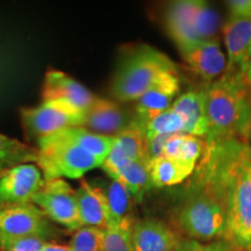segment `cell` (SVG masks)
I'll return each mask as SVG.
<instances>
[{
  "mask_svg": "<svg viewBox=\"0 0 251 251\" xmlns=\"http://www.w3.org/2000/svg\"><path fill=\"white\" fill-rule=\"evenodd\" d=\"M193 174L214 191L225 207V240L237 249H249L251 247L250 144L235 139L206 142L205 150Z\"/></svg>",
  "mask_w": 251,
  "mask_h": 251,
  "instance_id": "cell-1",
  "label": "cell"
},
{
  "mask_svg": "<svg viewBox=\"0 0 251 251\" xmlns=\"http://www.w3.org/2000/svg\"><path fill=\"white\" fill-rule=\"evenodd\" d=\"M209 131L206 142L240 140L248 142L250 99L238 74H226L201 90Z\"/></svg>",
  "mask_w": 251,
  "mask_h": 251,
  "instance_id": "cell-2",
  "label": "cell"
},
{
  "mask_svg": "<svg viewBox=\"0 0 251 251\" xmlns=\"http://www.w3.org/2000/svg\"><path fill=\"white\" fill-rule=\"evenodd\" d=\"M165 72H178L175 63L158 49L141 45L119 61L111 92L121 102L136 101Z\"/></svg>",
  "mask_w": 251,
  "mask_h": 251,
  "instance_id": "cell-3",
  "label": "cell"
},
{
  "mask_svg": "<svg viewBox=\"0 0 251 251\" xmlns=\"http://www.w3.org/2000/svg\"><path fill=\"white\" fill-rule=\"evenodd\" d=\"M178 207L177 222L181 230L196 241L224 237L226 211L214 191L196 175Z\"/></svg>",
  "mask_w": 251,
  "mask_h": 251,
  "instance_id": "cell-4",
  "label": "cell"
},
{
  "mask_svg": "<svg viewBox=\"0 0 251 251\" xmlns=\"http://www.w3.org/2000/svg\"><path fill=\"white\" fill-rule=\"evenodd\" d=\"M39 161L37 166L45 179L83 177L87 171L101 168L103 161L91 155L78 144L72 142L61 131L37 141Z\"/></svg>",
  "mask_w": 251,
  "mask_h": 251,
  "instance_id": "cell-5",
  "label": "cell"
},
{
  "mask_svg": "<svg viewBox=\"0 0 251 251\" xmlns=\"http://www.w3.org/2000/svg\"><path fill=\"white\" fill-rule=\"evenodd\" d=\"M219 15L201 0H179L169 5L165 25L177 46L213 40L219 28Z\"/></svg>",
  "mask_w": 251,
  "mask_h": 251,
  "instance_id": "cell-6",
  "label": "cell"
},
{
  "mask_svg": "<svg viewBox=\"0 0 251 251\" xmlns=\"http://www.w3.org/2000/svg\"><path fill=\"white\" fill-rule=\"evenodd\" d=\"M21 124L28 137L40 141L72 127H83L85 113L59 101L42 102L20 111Z\"/></svg>",
  "mask_w": 251,
  "mask_h": 251,
  "instance_id": "cell-7",
  "label": "cell"
},
{
  "mask_svg": "<svg viewBox=\"0 0 251 251\" xmlns=\"http://www.w3.org/2000/svg\"><path fill=\"white\" fill-rule=\"evenodd\" d=\"M57 229L33 202L0 205V235L12 237L56 238Z\"/></svg>",
  "mask_w": 251,
  "mask_h": 251,
  "instance_id": "cell-8",
  "label": "cell"
},
{
  "mask_svg": "<svg viewBox=\"0 0 251 251\" xmlns=\"http://www.w3.org/2000/svg\"><path fill=\"white\" fill-rule=\"evenodd\" d=\"M31 202L39 207L50 221L70 230H77L81 227L76 190L63 178L47 179L42 188L33 197Z\"/></svg>",
  "mask_w": 251,
  "mask_h": 251,
  "instance_id": "cell-9",
  "label": "cell"
},
{
  "mask_svg": "<svg viewBox=\"0 0 251 251\" xmlns=\"http://www.w3.org/2000/svg\"><path fill=\"white\" fill-rule=\"evenodd\" d=\"M45 181L42 171L33 163L8 169L0 175V205L31 202Z\"/></svg>",
  "mask_w": 251,
  "mask_h": 251,
  "instance_id": "cell-10",
  "label": "cell"
},
{
  "mask_svg": "<svg viewBox=\"0 0 251 251\" xmlns=\"http://www.w3.org/2000/svg\"><path fill=\"white\" fill-rule=\"evenodd\" d=\"M180 90V79L178 72H165L152 86L136 100L133 125L142 126L155 115L171 107L175 97Z\"/></svg>",
  "mask_w": 251,
  "mask_h": 251,
  "instance_id": "cell-11",
  "label": "cell"
},
{
  "mask_svg": "<svg viewBox=\"0 0 251 251\" xmlns=\"http://www.w3.org/2000/svg\"><path fill=\"white\" fill-rule=\"evenodd\" d=\"M177 48L184 62L205 80L214 79L227 67V59L218 39L185 43Z\"/></svg>",
  "mask_w": 251,
  "mask_h": 251,
  "instance_id": "cell-12",
  "label": "cell"
},
{
  "mask_svg": "<svg viewBox=\"0 0 251 251\" xmlns=\"http://www.w3.org/2000/svg\"><path fill=\"white\" fill-rule=\"evenodd\" d=\"M96 98L83 84L64 72L50 70L46 74L42 87L43 102H65L85 113Z\"/></svg>",
  "mask_w": 251,
  "mask_h": 251,
  "instance_id": "cell-13",
  "label": "cell"
},
{
  "mask_svg": "<svg viewBox=\"0 0 251 251\" xmlns=\"http://www.w3.org/2000/svg\"><path fill=\"white\" fill-rule=\"evenodd\" d=\"M227 72L243 74L251 63V18L229 17L224 25Z\"/></svg>",
  "mask_w": 251,
  "mask_h": 251,
  "instance_id": "cell-14",
  "label": "cell"
},
{
  "mask_svg": "<svg viewBox=\"0 0 251 251\" xmlns=\"http://www.w3.org/2000/svg\"><path fill=\"white\" fill-rule=\"evenodd\" d=\"M134 117L128 114L117 102L97 97L85 112L83 128L93 133L115 137L129 127Z\"/></svg>",
  "mask_w": 251,
  "mask_h": 251,
  "instance_id": "cell-15",
  "label": "cell"
},
{
  "mask_svg": "<svg viewBox=\"0 0 251 251\" xmlns=\"http://www.w3.org/2000/svg\"><path fill=\"white\" fill-rule=\"evenodd\" d=\"M180 238L164 222L153 219L135 220L133 251H174Z\"/></svg>",
  "mask_w": 251,
  "mask_h": 251,
  "instance_id": "cell-16",
  "label": "cell"
},
{
  "mask_svg": "<svg viewBox=\"0 0 251 251\" xmlns=\"http://www.w3.org/2000/svg\"><path fill=\"white\" fill-rule=\"evenodd\" d=\"M76 200L81 227L91 226L106 229L109 225V209L102 188L81 180L76 190Z\"/></svg>",
  "mask_w": 251,
  "mask_h": 251,
  "instance_id": "cell-17",
  "label": "cell"
},
{
  "mask_svg": "<svg viewBox=\"0 0 251 251\" xmlns=\"http://www.w3.org/2000/svg\"><path fill=\"white\" fill-rule=\"evenodd\" d=\"M170 108L183 120L181 133L196 137L208 135L209 127L201 90L188 91L181 94L179 98L172 102Z\"/></svg>",
  "mask_w": 251,
  "mask_h": 251,
  "instance_id": "cell-18",
  "label": "cell"
},
{
  "mask_svg": "<svg viewBox=\"0 0 251 251\" xmlns=\"http://www.w3.org/2000/svg\"><path fill=\"white\" fill-rule=\"evenodd\" d=\"M197 166L185 164L178 159L159 157L148 164L151 185L156 187L175 186L193 175Z\"/></svg>",
  "mask_w": 251,
  "mask_h": 251,
  "instance_id": "cell-19",
  "label": "cell"
},
{
  "mask_svg": "<svg viewBox=\"0 0 251 251\" xmlns=\"http://www.w3.org/2000/svg\"><path fill=\"white\" fill-rule=\"evenodd\" d=\"M148 164L149 163L146 161L130 162L120 170L109 174L108 177L121 183L127 188L131 198L140 201L144 192L151 185Z\"/></svg>",
  "mask_w": 251,
  "mask_h": 251,
  "instance_id": "cell-20",
  "label": "cell"
},
{
  "mask_svg": "<svg viewBox=\"0 0 251 251\" xmlns=\"http://www.w3.org/2000/svg\"><path fill=\"white\" fill-rule=\"evenodd\" d=\"M39 161V150L0 133V175L8 169Z\"/></svg>",
  "mask_w": 251,
  "mask_h": 251,
  "instance_id": "cell-21",
  "label": "cell"
},
{
  "mask_svg": "<svg viewBox=\"0 0 251 251\" xmlns=\"http://www.w3.org/2000/svg\"><path fill=\"white\" fill-rule=\"evenodd\" d=\"M61 133L70 139L72 142L78 144L85 151L102 161H105L115 143V137L93 133L83 127L68 128V129L61 130Z\"/></svg>",
  "mask_w": 251,
  "mask_h": 251,
  "instance_id": "cell-22",
  "label": "cell"
},
{
  "mask_svg": "<svg viewBox=\"0 0 251 251\" xmlns=\"http://www.w3.org/2000/svg\"><path fill=\"white\" fill-rule=\"evenodd\" d=\"M135 220L127 215L118 224L105 229L102 251H133V226Z\"/></svg>",
  "mask_w": 251,
  "mask_h": 251,
  "instance_id": "cell-23",
  "label": "cell"
},
{
  "mask_svg": "<svg viewBox=\"0 0 251 251\" xmlns=\"http://www.w3.org/2000/svg\"><path fill=\"white\" fill-rule=\"evenodd\" d=\"M139 128V127H137ZM146 137L147 143L162 135H174L181 133L183 130V120L177 113L171 108L159 113L140 127Z\"/></svg>",
  "mask_w": 251,
  "mask_h": 251,
  "instance_id": "cell-24",
  "label": "cell"
},
{
  "mask_svg": "<svg viewBox=\"0 0 251 251\" xmlns=\"http://www.w3.org/2000/svg\"><path fill=\"white\" fill-rule=\"evenodd\" d=\"M103 193H105L108 203L109 225L118 224L126 216L129 215L128 211H129L130 200L133 198L124 185L117 180L111 179Z\"/></svg>",
  "mask_w": 251,
  "mask_h": 251,
  "instance_id": "cell-25",
  "label": "cell"
},
{
  "mask_svg": "<svg viewBox=\"0 0 251 251\" xmlns=\"http://www.w3.org/2000/svg\"><path fill=\"white\" fill-rule=\"evenodd\" d=\"M115 139H117L118 146L120 147L129 161L148 162L146 137H144L142 130L137 128L136 126H134L133 122L127 129L121 131L118 136H115Z\"/></svg>",
  "mask_w": 251,
  "mask_h": 251,
  "instance_id": "cell-26",
  "label": "cell"
},
{
  "mask_svg": "<svg viewBox=\"0 0 251 251\" xmlns=\"http://www.w3.org/2000/svg\"><path fill=\"white\" fill-rule=\"evenodd\" d=\"M105 229L84 226L75 230L70 243V251H102Z\"/></svg>",
  "mask_w": 251,
  "mask_h": 251,
  "instance_id": "cell-27",
  "label": "cell"
},
{
  "mask_svg": "<svg viewBox=\"0 0 251 251\" xmlns=\"http://www.w3.org/2000/svg\"><path fill=\"white\" fill-rule=\"evenodd\" d=\"M47 241L37 237H12L0 235V251H40Z\"/></svg>",
  "mask_w": 251,
  "mask_h": 251,
  "instance_id": "cell-28",
  "label": "cell"
},
{
  "mask_svg": "<svg viewBox=\"0 0 251 251\" xmlns=\"http://www.w3.org/2000/svg\"><path fill=\"white\" fill-rule=\"evenodd\" d=\"M206 142L200 140L199 137L186 135L185 141L181 146L178 161L185 163V164L197 166L198 162L201 158L203 150H205Z\"/></svg>",
  "mask_w": 251,
  "mask_h": 251,
  "instance_id": "cell-29",
  "label": "cell"
},
{
  "mask_svg": "<svg viewBox=\"0 0 251 251\" xmlns=\"http://www.w3.org/2000/svg\"><path fill=\"white\" fill-rule=\"evenodd\" d=\"M227 247L224 242H212L201 243L199 241L192 240H180L174 251H226Z\"/></svg>",
  "mask_w": 251,
  "mask_h": 251,
  "instance_id": "cell-30",
  "label": "cell"
},
{
  "mask_svg": "<svg viewBox=\"0 0 251 251\" xmlns=\"http://www.w3.org/2000/svg\"><path fill=\"white\" fill-rule=\"evenodd\" d=\"M185 137L186 135L183 133H178V134H174L170 139L168 140L165 147H164V151H163V156L168 157V158H172V159H178V156H179L181 146H183Z\"/></svg>",
  "mask_w": 251,
  "mask_h": 251,
  "instance_id": "cell-31",
  "label": "cell"
},
{
  "mask_svg": "<svg viewBox=\"0 0 251 251\" xmlns=\"http://www.w3.org/2000/svg\"><path fill=\"white\" fill-rule=\"evenodd\" d=\"M227 6L229 17L251 18V0H230Z\"/></svg>",
  "mask_w": 251,
  "mask_h": 251,
  "instance_id": "cell-32",
  "label": "cell"
},
{
  "mask_svg": "<svg viewBox=\"0 0 251 251\" xmlns=\"http://www.w3.org/2000/svg\"><path fill=\"white\" fill-rule=\"evenodd\" d=\"M40 251H70L69 246H64V244H59L55 242H46L45 246Z\"/></svg>",
  "mask_w": 251,
  "mask_h": 251,
  "instance_id": "cell-33",
  "label": "cell"
},
{
  "mask_svg": "<svg viewBox=\"0 0 251 251\" xmlns=\"http://www.w3.org/2000/svg\"><path fill=\"white\" fill-rule=\"evenodd\" d=\"M241 79H242L244 86L248 91V93L251 94V64L247 68V70L243 74L240 75Z\"/></svg>",
  "mask_w": 251,
  "mask_h": 251,
  "instance_id": "cell-34",
  "label": "cell"
},
{
  "mask_svg": "<svg viewBox=\"0 0 251 251\" xmlns=\"http://www.w3.org/2000/svg\"><path fill=\"white\" fill-rule=\"evenodd\" d=\"M250 99V107H251V94H249ZM248 143L251 146V114H250V124H249V130H248Z\"/></svg>",
  "mask_w": 251,
  "mask_h": 251,
  "instance_id": "cell-35",
  "label": "cell"
},
{
  "mask_svg": "<svg viewBox=\"0 0 251 251\" xmlns=\"http://www.w3.org/2000/svg\"><path fill=\"white\" fill-rule=\"evenodd\" d=\"M248 250H249V251H251V247H250V248H249V249H248Z\"/></svg>",
  "mask_w": 251,
  "mask_h": 251,
  "instance_id": "cell-36",
  "label": "cell"
},
{
  "mask_svg": "<svg viewBox=\"0 0 251 251\" xmlns=\"http://www.w3.org/2000/svg\"><path fill=\"white\" fill-rule=\"evenodd\" d=\"M243 251H249V250H243Z\"/></svg>",
  "mask_w": 251,
  "mask_h": 251,
  "instance_id": "cell-37",
  "label": "cell"
},
{
  "mask_svg": "<svg viewBox=\"0 0 251 251\" xmlns=\"http://www.w3.org/2000/svg\"><path fill=\"white\" fill-rule=\"evenodd\" d=\"M250 64H251V63H250Z\"/></svg>",
  "mask_w": 251,
  "mask_h": 251,
  "instance_id": "cell-38",
  "label": "cell"
}]
</instances>
